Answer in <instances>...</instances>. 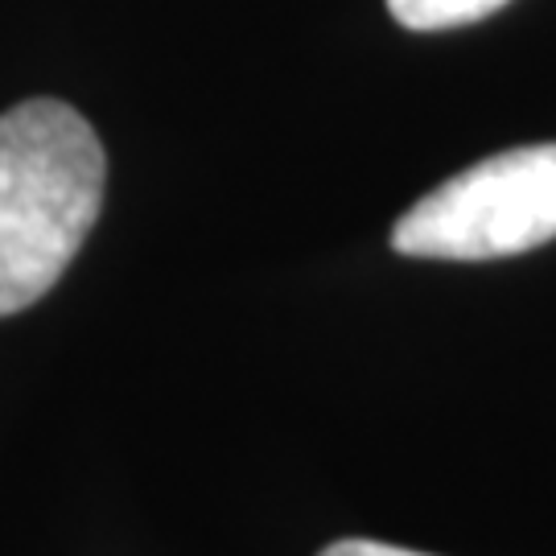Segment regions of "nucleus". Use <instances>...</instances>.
Returning a JSON list of instances; mask_svg holds the SVG:
<instances>
[{
	"label": "nucleus",
	"mask_w": 556,
	"mask_h": 556,
	"mask_svg": "<svg viewBox=\"0 0 556 556\" xmlns=\"http://www.w3.org/2000/svg\"><path fill=\"white\" fill-rule=\"evenodd\" d=\"M108 157L62 100L0 116V318L41 301L100 219Z\"/></svg>",
	"instance_id": "obj_1"
},
{
	"label": "nucleus",
	"mask_w": 556,
	"mask_h": 556,
	"mask_svg": "<svg viewBox=\"0 0 556 556\" xmlns=\"http://www.w3.org/2000/svg\"><path fill=\"white\" fill-rule=\"evenodd\" d=\"M548 239H556V144L478 161L392 227V248L417 260H498Z\"/></svg>",
	"instance_id": "obj_2"
},
{
	"label": "nucleus",
	"mask_w": 556,
	"mask_h": 556,
	"mask_svg": "<svg viewBox=\"0 0 556 556\" xmlns=\"http://www.w3.org/2000/svg\"><path fill=\"white\" fill-rule=\"evenodd\" d=\"M507 0H388L392 17L404 29L417 34H433V29H454V25H470L498 13Z\"/></svg>",
	"instance_id": "obj_3"
},
{
	"label": "nucleus",
	"mask_w": 556,
	"mask_h": 556,
	"mask_svg": "<svg viewBox=\"0 0 556 556\" xmlns=\"http://www.w3.org/2000/svg\"><path fill=\"white\" fill-rule=\"evenodd\" d=\"M318 556H429L413 553V548H396V544H379V540H338L330 548H321Z\"/></svg>",
	"instance_id": "obj_4"
}]
</instances>
